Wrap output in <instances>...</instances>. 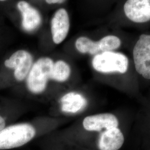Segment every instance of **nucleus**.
<instances>
[{"mask_svg":"<svg viewBox=\"0 0 150 150\" xmlns=\"http://www.w3.org/2000/svg\"><path fill=\"white\" fill-rule=\"evenodd\" d=\"M36 129L32 125L22 123L11 125L0 131V150L21 147L34 138Z\"/></svg>","mask_w":150,"mask_h":150,"instance_id":"1","label":"nucleus"},{"mask_svg":"<svg viewBox=\"0 0 150 150\" xmlns=\"http://www.w3.org/2000/svg\"><path fill=\"white\" fill-rule=\"evenodd\" d=\"M54 62L48 57H41L32 65L27 76V87L33 93L38 94L45 90L51 79Z\"/></svg>","mask_w":150,"mask_h":150,"instance_id":"2","label":"nucleus"},{"mask_svg":"<svg viewBox=\"0 0 150 150\" xmlns=\"http://www.w3.org/2000/svg\"><path fill=\"white\" fill-rule=\"evenodd\" d=\"M92 65L95 70L101 73L125 74L129 68V59L122 53L107 51L94 56Z\"/></svg>","mask_w":150,"mask_h":150,"instance_id":"3","label":"nucleus"},{"mask_svg":"<svg viewBox=\"0 0 150 150\" xmlns=\"http://www.w3.org/2000/svg\"><path fill=\"white\" fill-rule=\"evenodd\" d=\"M121 41L115 35H108L98 41H94L88 38L81 36L75 42V47L82 54L96 55L104 52L113 51L119 48Z\"/></svg>","mask_w":150,"mask_h":150,"instance_id":"4","label":"nucleus"},{"mask_svg":"<svg viewBox=\"0 0 150 150\" xmlns=\"http://www.w3.org/2000/svg\"><path fill=\"white\" fill-rule=\"evenodd\" d=\"M133 57L137 73L150 80V35L142 34L139 36L134 45Z\"/></svg>","mask_w":150,"mask_h":150,"instance_id":"5","label":"nucleus"},{"mask_svg":"<svg viewBox=\"0 0 150 150\" xmlns=\"http://www.w3.org/2000/svg\"><path fill=\"white\" fill-rule=\"evenodd\" d=\"M33 64L32 54L25 50L16 51L4 61L6 67L14 70V77L18 81L27 77Z\"/></svg>","mask_w":150,"mask_h":150,"instance_id":"6","label":"nucleus"},{"mask_svg":"<svg viewBox=\"0 0 150 150\" xmlns=\"http://www.w3.org/2000/svg\"><path fill=\"white\" fill-rule=\"evenodd\" d=\"M50 27L53 42L57 45L62 43L70 31V17L65 8H60L55 11L51 20Z\"/></svg>","mask_w":150,"mask_h":150,"instance_id":"7","label":"nucleus"},{"mask_svg":"<svg viewBox=\"0 0 150 150\" xmlns=\"http://www.w3.org/2000/svg\"><path fill=\"white\" fill-rule=\"evenodd\" d=\"M16 8L21 17V26L27 32L35 31L42 23L40 12L25 0H20L16 4Z\"/></svg>","mask_w":150,"mask_h":150,"instance_id":"8","label":"nucleus"},{"mask_svg":"<svg viewBox=\"0 0 150 150\" xmlns=\"http://www.w3.org/2000/svg\"><path fill=\"white\" fill-rule=\"evenodd\" d=\"M125 16L137 23L150 20V0H127L123 6Z\"/></svg>","mask_w":150,"mask_h":150,"instance_id":"9","label":"nucleus"},{"mask_svg":"<svg viewBox=\"0 0 150 150\" xmlns=\"http://www.w3.org/2000/svg\"><path fill=\"white\" fill-rule=\"evenodd\" d=\"M117 118L113 114L105 113L87 116L83 121L84 129L88 131H101L103 129H108L117 127Z\"/></svg>","mask_w":150,"mask_h":150,"instance_id":"10","label":"nucleus"},{"mask_svg":"<svg viewBox=\"0 0 150 150\" xmlns=\"http://www.w3.org/2000/svg\"><path fill=\"white\" fill-rule=\"evenodd\" d=\"M124 142V136L120 129L116 127L106 129L100 134L98 146L100 150H118Z\"/></svg>","mask_w":150,"mask_h":150,"instance_id":"11","label":"nucleus"},{"mask_svg":"<svg viewBox=\"0 0 150 150\" xmlns=\"http://www.w3.org/2000/svg\"><path fill=\"white\" fill-rule=\"evenodd\" d=\"M86 98L80 93L71 92L60 100L61 110L65 113H76L83 110L87 105Z\"/></svg>","mask_w":150,"mask_h":150,"instance_id":"12","label":"nucleus"},{"mask_svg":"<svg viewBox=\"0 0 150 150\" xmlns=\"http://www.w3.org/2000/svg\"><path fill=\"white\" fill-rule=\"evenodd\" d=\"M71 75L70 65L63 60H58L54 62L51 80L64 82L67 80Z\"/></svg>","mask_w":150,"mask_h":150,"instance_id":"13","label":"nucleus"},{"mask_svg":"<svg viewBox=\"0 0 150 150\" xmlns=\"http://www.w3.org/2000/svg\"><path fill=\"white\" fill-rule=\"evenodd\" d=\"M45 2L50 4V5H54V4H60L64 3L66 0H45Z\"/></svg>","mask_w":150,"mask_h":150,"instance_id":"14","label":"nucleus"},{"mask_svg":"<svg viewBox=\"0 0 150 150\" xmlns=\"http://www.w3.org/2000/svg\"><path fill=\"white\" fill-rule=\"evenodd\" d=\"M5 120L1 116H0V131L5 127Z\"/></svg>","mask_w":150,"mask_h":150,"instance_id":"15","label":"nucleus"},{"mask_svg":"<svg viewBox=\"0 0 150 150\" xmlns=\"http://www.w3.org/2000/svg\"><path fill=\"white\" fill-rule=\"evenodd\" d=\"M10 0H0V5H2V4H4L7 3L8 1H9Z\"/></svg>","mask_w":150,"mask_h":150,"instance_id":"16","label":"nucleus"},{"mask_svg":"<svg viewBox=\"0 0 150 150\" xmlns=\"http://www.w3.org/2000/svg\"><path fill=\"white\" fill-rule=\"evenodd\" d=\"M1 25H0V32H1Z\"/></svg>","mask_w":150,"mask_h":150,"instance_id":"17","label":"nucleus"}]
</instances>
